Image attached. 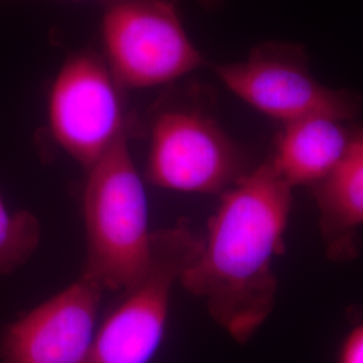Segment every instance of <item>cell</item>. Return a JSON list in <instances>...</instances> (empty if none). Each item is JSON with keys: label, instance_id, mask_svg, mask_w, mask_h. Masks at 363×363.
<instances>
[{"label": "cell", "instance_id": "6da1fadb", "mask_svg": "<svg viewBox=\"0 0 363 363\" xmlns=\"http://www.w3.org/2000/svg\"><path fill=\"white\" fill-rule=\"evenodd\" d=\"M292 187L269 160L225 190L191 264L182 274L187 292L210 316L247 343L271 315L277 279L273 261L284 252Z\"/></svg>", "mask_w": 363, "mask_h": 363}, {"label": "cell", "instance_id": "7a4b0ae2", "mask_svg": "<svg viewBox=\"0 0 363 363\" xmlns=\"http://www.w3.org/2000/svg\"><path fill=\"white\" fill-rule=\"evenodd\" d=\"M86 265L84 276L104 289L124 291L145 272L154 232L143 181L123 135L91 169L84 190Z\"/></svg>", "mask_w": 363, "mask_h": 363}, {"label": "cell", "instance_id": "3957f363", "mask_svg": "<svg viewBox=\"0 0 363 363\" xmlns=\"http://www.w3.org/2000/svg\"><path fill=\"white\" fill-rule=\"evenodd\" d=\"M103 57L123 89L172 85L206 65L172 0H117L101 16Z\"/></svg>", "mask_w": 363, "mask_h": 363}, {"label": "cell", "instance_id": "277c9868", "mask_svg": "<svg viewBox=\"0 0 363 363\" xmlns=\"http://www.w3.org/2000/svg\"><path fill=\"white\" fill-rule=\"evenodd\" d=\"M202 235L187 225L154 232L151 261L142 277L96 331L86 363H148L159 349L175 284L194 259Z\"/></svg>", "mask_w": 363, "mask_h": 363}, {"label": "cell", "instance_id": "5b68a950", "mask_svg": "<svg viewBox=\"0 0 363 363\" xmlns=\"http://www.w3.org/2000/svg\"><path fill=\"white\" fill-rule=\"evenodd\" d=\"M211 69L228 91L283 125L313 116L350 121L362 111V99L355 93L319 82L307 52L295 43L265 42L245 60Z\"/></svg>", "mask_w": 363, "mask_h": 363}, {"label": "cell", "instance_id": "8992f818", "mask_svg": "<svg viewBox=\"0 0 363 363\" xmlns=\"http://www.w3.org/2000/svg\"><path fill=\"white\" fill-rule=\"evenodd\" d=\"M245 172L244 154L203 108L171 103L152 117L147 157L152 184L181 193L222 194Z\"/></svg>", "mask_w": 363, "mask_h": 363}, {"label": "cell", "instance_id": "52a82bcc", "mask_svg": "<svg viewBox=\"0 0 363 363\" xmlns=\"http://www.w3.org/2000/svg\"><path fill=\"white\" fill-rule=\"evenodd\" d=\"M123 91L104 57L91 49L72 52L52 81L49 130L54 142L86 169L128 133Z\"/></svg>", "mask_w": 363, "mask_h": 363}, {"label": "cell", "instance_id": "ba28073f", "mask_svg": "<svg viewBox=\"0 0 363 363\" xmlns=\"http://www.w3.org/2000/svg\"><path fill=\"white\" fill-rule=\"evenodd\" d=\"M104 288L86 276L9 325L1 363H86Z\"/></svg>", "mask_w": 363, "mask_h": 363}, {"label": "cell", "instance_id": "9c48e42d", "mask_svg": "<svg viewBox=\"0 0 363 363\" xmlns=\"http://www.w3.org/2000/svg\"><path fill=\"white\" fill-rule=\"evenodd\" d=\"M312 190L328 259L350 261L357 256L358 230L363 226L362 125L352 128L346 155Z\"/></svg>", "mask_w": 363, "mask_h": 363}, {"label": "cell", "instance_id": "30bf717a", "mask_svg": "<svg viewBox=\"0 0 363 363\" xmlns=\"http://www.w3.org/2000/svg\"><path fill=\"white\" fill-rule=\"evenodd\" d=\"M327 116L301 118L283 125L269 162L294 189L313 186L330 175L350 145L352 128Z\"/></svg>", "mask_w": 363, "mask_h": 363}, {"label": "cell", "instance_id": "8fae6325", "mask_svg": "<svg viewBox=\"0 0 363 363\" xmlns=\"http://www.w3.org/2000/svg\"><path fill=\"white\" fill-rule=\"evenodd\" d=\"M38 218L25 210L11 213L0 196V274L13 272L38 247Z\"/></svg>", "mask_w": 363, "mask_h": 363}, {"label": "cell", "instance_id": "7c38bea8", "mask_svg": "<svg viewBox=\"0 0 363 363\" xmlns=\"http://www.w3.org/2000/svg\"><path fill=\"white\" fill-rule=\"evenodd\" d=\"M337 363H363V323L355 325L345 337Z\"/></svg>", "mask_w": 363, "mask_h": 363}, {"label": "cell", "instance_id": "4fadbf2b", "mask_svg": "<svg viewBox=\"0 0 363 363\" xmlns=\"http://www.w3.org/2000/svg\"><path fill=\"white\" fill-rule=\"evenodd\" d=\"M0 1H7V0H0ZM79 1H82V0H79ZM85 1H100V3H104V4H109V3H113L117 0H85ZM194 1L202 9L208 10V11H214V10L220 9L225 4L226 0H194Z\"/></svg>", "mask_w": 363, "mask_h": 363}]
</instances>
